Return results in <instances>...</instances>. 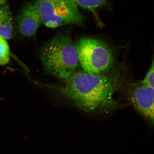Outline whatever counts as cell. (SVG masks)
<instances>
[{"label":"cell","mask_w":154,"mask_h":154,"mask_svg":"<svg viewBox=\"0 0 154 154\" xmlns=\"http://www.w3.org/2000/svg\"><path fill=\"white\" fill-rule=\"evenodd\" d=\"M61 92L83 110H97L112 99L114 86L111 79L102 74L75 72L66 80Z\"/></svg>","instance_id":"obj_1"},{"label":"cell","mask_w":154,"mask_h":154,"mask_svg":"<svg viewBox=\"0 0 154 154\" xmlns=\"http://www.w3.org/2000/svg\"><path fill=\"white\" fill-rule=\"evenodd\" d=\"M40 57L46 69L63 79L72 76L79 65L76 44L69 34L52 38L42 48Z\"/></svg>","instance_id":"obj_2"},{"label":"cell","mask_w":154,"mask_h":154,"mask_svg":"<svg viewBox=\"0 0 154 154\" xmlns=\"http://www.w3.org/2000/svg\"><path fill=\"white\" fill-rule=\"evenodd\" d=\"M43 24L54 28L67 25L82 26L85 18L72 0H31Z\"/></svg>","instance_id":"obj_3"},{"label":"cell","mask_w":154,"mask_h":154,"mask_svg":"<svg viewBox=\"0 0 154 154\" xmlns=\"http://www.w3.org/2000/svg\"><path fill=\"white\" fill-rule=\"evenodd\" d=\"M79 62L85 72L100 75L107 72L114 62L109 46L95 38H83L76 44Z\"/></svg>","instance_id":"obj_4"},{"label":"cell","mask_w":154,"mask_h":154,"mask_svg":"<svg viewBox=\"0 0 154 154\" xmlns=\"http://www.w3.org/2000/svg\"><path fill=\"white\" fill-rule=\"evenodd\" d=\"M42 24L41 16L31 2L23 7L17 17V30L24 37L30 38L34 36Z\"/></svg>","instance_id":"obj_5"},{"label":"cell","mask_w":154,"mask_h":154,"mask_svg":"<svg viewBox=\"0 0 154 154\" xmlns=\"http://www.w3.org/2000/svg\"><path fill=\"white\" fill-rule=\"evenodd\" d=\"M154 88L143 84L133 91L131 100L135 107L144 116L153 122Z\"/></svg>","instance_id":"obj_6"},{"label":"cell","mask_w":154,"mask_h":154,"mask_svg":"<svg viewBox=\"0 0 154 154\" xmlns=\"http://www.w3.org/2000/svg\"><path fill=\"white\" fill-rule=\"evenodd\" d=\"M12 15L8 5L0 6V37L5 40L11 39L13 32Z\"/></svg>","instance_id":"obj_7"},{"label":"cell","mask_w":154,"mask_h":154,"mask_svg":"<svg viewBox=\"0 0 154 154\" xmlns=\"http://www.w3.org/2000/svg\"><path fill=\"white\" fill-rule=\"evenodd\" d=\"M78 6L95 13L96 10L103 6L107 0H72Z\"/></svg>","instance_id":"obj_8"},{"label":"cell","mask_w":154,"mask_h":154,"mask_svg":"<svg viewBox=\"0 0 154 154\" xmlns=\"http://www.w3.org/2000/svg\"><path fill=\"white\" fill-rule=\"evenodd\" d=\"M10 58V51L6 40L0 37V65L8 63Z\"/></svg>","instance_id":"obj_9"},{"label":"cell","mask_w":154,"mask_h":154,"mask_svg":"<svg viewBox=\"0 0 154 154\" xmlns=\"http://www.w3.org/2000/svg\"><path fill=\"white\" fill-rule=\"evenodd\" d=\"M154 62L152 63L151 67L146 74L141 84L154 88Z\"/></svg>","instance_id":"obj_10"},{"label":"cell","mask_w":154,"mask_h":154,"mask_svg":"<svg viewBox=\"0 0 154 154\" xmlns=\"http://www.w3.org/2000/svg\"><path fill=\"white\" fill-rule=\"evenodd\" d=\"M7 0H0V6L6 4Z\"/></svg>","instance_id":"obj_11"}]
</instances>
